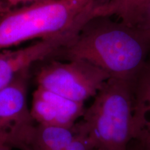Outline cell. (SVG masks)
Masks as SVG:
<instances>
[{"label":"cell","instance_id":"2e32d148","mask_svg":"<svg viewBox=\"0 0 150 150\" xmlns=\"http://www.w3.org/2000/svg\"><path fill=\"white\" fill-rule=\"evenodd\" d=\"M0 8H3V9L6 8V7H4V6L3 4L1 3V1H0Z\"/></svg>","mask_w":150,"mask_h":150},{"label":"cell","instance_id":"277c9868","mask_svg":"<svg viewBox=\"0 0 150 150\" xmlns=\"http://www.w3.org/2000/svg\"><path fill=\"white\" fill-rule=\"evenodd\" d=\"M110 77L102 68L84 59L52 60L37 73L38 86L77 102L94 97Z\"/></svg>","mask_w":150,"mask_h":150},{"label":"cell","instance_id":"9a60e30c","mask_svg":"<svg viewBox=\"0 0 150 150\" xmlns=\"http://www.w3.org/2000/svg\"><path fill=\"white\" fill-rule=\"evenodd\" d=\"M8 129H9V127L8 125L0 120V131H4V130H8Z\"/></svg>","mask_w":150,"mask_h":150},{"label":"cell","instance_id":"3957f363","mask_svg":"<svg viewBox=\"0 0 150 150\" xmlns=\"http://www.w3.org/2000/svg\"><path fill=\"white\" fill-rule=\"evenodd\" d=\"M77 122L95 150H127L133 140V80L110 77Z\"/></svg>","mask_w":150,"mask_h":150},{"label":"cell","instance_id":"8992f818","mask_svg":"<svg viewBox=\"0 0 150 150\" xmlns=\"http://www.w3.org/2000/svg\"><path fill=\"white\" fill-rule=\"evenodd\" d=\"M78 34V31H71L40 39L25 47L0 52V89L10 83L20 72L29 69L33 63L55 56Z\"/></svg>","mask_w":150,"mask_h":150},{"label":"cell","instance_id":"4fadbf2b","mask_svg":"<svg viewBox=\"0 0 150 150\" xmlns=\"http://www.w3.org/2000/svg\"><path fill=\"white\" fill-rule=\"evenodd\" d=\"M7 131H0V150H11L12 149L7 141Z\"/></svg>","mask_w":150,"mask_h":150},{"label":"cell","instance_id":"7a4b0ae2","mask_svg":"<svg viewBox=\"0 0 150 150\" xmlns=\"http://www.w3.org/2000/svg\"><path fill=\"white\" fill-rule=\"evenodd\" d=\"M102 0H45L0 15V52L33 39L80 31Z\"/></svg>","mask_w":150,"mask_h":150},{"label":"cell","instance_id":"e0dca14e","mask_svg":"<svg viewBox=\"0 0 150 150\" xmlns=\"http://www.w3.org/2000/svg\"><path fill=\"white\" fill-rule=\"evenodd\" d=\"M3 13H4V11H3V10H1V9H0V15H1V14H2Z\"/></svg>","mask_w":150,"mask_h":150},{"label":"cell","instance_id":"ba28073f","mask_svg":"<svg viewBox=\"0 0 150 150\" xmlns=\"http://www.w3.org/2000/svg\"><path fill=\"white\" fill-rule=\"evenodd\" d=\"M133 140L150 150V56L133 79Z\"/></svg>","mask_w":150,"mask_h":150},{"label":"cell","instance_id":"6da1fadb","mask_svg":"<svg viewBox=\"0 0 150 150\" xmlns=\"http://www.w3.org/2000/svg\"><path fill=\"white\" fill-rule=\"evenodd\" d=\"M149 56V33L110 17H97L86 22L76 38L55 57L86 60L110 77L132 81Z\"/></svg>","mask_w":150,"mask_h":150},{"label":"cell","instance_id":"5bb4252c","mask_svg":"<svg viewBox=\"0 0 150 150\" xmlns=\"http://www.w3.org/2000/svg\"><path fill=\"white\" fill-rule=\"evenodd\" d=\"M127 150H142L140 149V147L136 144V142H135L134 140H132L130 144H129L128 149Z\"/></svg>","mask_w":150,"mask_h":150},{"label":"cell","instance_id":"9c48e42d","mask_svg":"<svg viewBox=\"0 0 150 150\" xmlns=\"http://www.w3.org/2000/svg\"><path fill=\"white\" fill-rule=\"evenodd\" d=\"M29 70L20 72L10 83L0 89V120L9 129L18 124L35 122L27 104Z\"/></svg>","mask_w":150,"mask_h":150},{"label":"cell","instance_id":"8fae6325","mask_svg":"<svg viewBox=\"0 0 150 150\" xmlns=\"http://www.w3.org/2000/svg\"><path fill=\"white\" fill-rule=\"evenodd\" d=\"M136 26L150 33V4L144 10Z\"/></svg>","mask_w":150,"mask_h":150},{"label":"cell","instance_id":"52a82bcc","mask_svg":"<svg viewBox=\"0 0 150 150\" xmlns=\"http://www.w3.org/2000/svg\"><path fill=\"white\" fill-rule=\"evenodd\" d=\"M85 110L83 102H74L38 86L33 94L30 113L40 125L70 127L83 116Z\"/></svg>","mask_w":150,"mask_h":150},{"label":"cell","instance_id":"7c38bea8","mask_svg":"<svg viewBox=\"0 0 150 150\" xmlns=\"http://www.w3.org/2000/svg\"><path fill=\"white\" fill-rule=\"evenodd\" d=\"M45 1V0H7V9L11 8V7L16 6L20 4H31L40 1Z\"/></svg>","mask_w":150,"mask_h":150},{"label":"cell","instance_id":"5b68a950","mask_svg":"<svg viewBox=\"0 0 150 150\" xmlns=\"http://www.w3.org/2000/svg\"><path fill=\"white\" fill-rule=\"evenodd\" d=\"M10 143L20 150H95L77 122L70 127L24 124L13 131Z\"/></svg>","mask_w":150,"mask_h":150},{"label":"cell","instance_id":"30bf717a","mask_svg":"<svg viewBox=\"0 0 150 150\" xmlns=\"http://www.w3.org/2000/svg\"><path fill=\"white\" fill-rule=\"evenodd\" d=\"M150 0H102L93 8V18L117 16L125 23L136 25Z\"/></svg>","mask_w":150,"mask_h":150}]
</instances>
